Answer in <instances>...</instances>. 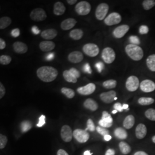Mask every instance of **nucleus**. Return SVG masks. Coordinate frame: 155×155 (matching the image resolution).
Listing matches in <instances>:
<instances>
[{"label": "nucleus", "instance_id": "1", "mask_svg": "<svg viewBox=\"0 0 155 155\" xmlns=\"http://www.w3.org/2000/svg\"><path fill=\"white\" fill-rule=\"evenodd\" d=\"M37 76L44 82L54 81L58 75V70L51 66H42L37 69Z\"/></svg>", "mask_w": 155, "mask_h": 155}, {"label": "nucleus", "instance_id": "2", "mask_svg": "<svg viewBox=\"0 0 155 155\" xmlns=\"http://www.w3.org/2000/svg\"><path fill=\"white\" fill-rule=\"evenodd\" d=\"M125 52L131 59L135 61L140 60L143 58V50L137 45L132 44L127 45L125 47Z\"/></svg>", "mask_w": 155, "mask_h": 155}, {"label": "nucleus", "instance_id": "3", "mask_svg": "<svg viewBox=\"0 0 155 155\" xmlns=\"http://www.w3.org/2000/svg\"><path fill=\"white\" fill-rule=\"evenodd\" d=\"M91 6L89 2L85 1L78 2L75 6V12L81 16L87 15L91 11Z\"/></svg>", "mask_w": 155, "mask_h": 155}, {"label": "nucleus", "instance_id": "4", "mask_svg": "<svg viewBox=\"0 0 155 155\" xmlns=\"http://www.w3.org/2000/svg\"><path fill=\"white\" fill-rule=\"evenodd\" d=\"M102 58L106 63L111 64L115 59V51L110 47L104 48L102 52Z\"/></svg>", "mask_w": 155, "mask_h": 155}, {"label": "nucleus", "instance_id": "5", "mask_svg": "<svg viewBox=\"0 0 155 155\" xmlns=\"http://www.w3.org/2000/svg\"><path fill=\"white\" fill-rule=\"evenodd\" d=\"M84 53L90 57H95L100 52V49L97 45L94 43H87L83 47Z\"/></svg>", "mask_w": 155, "mask_h": 155}, {"label": "nucleus", "instance_id": "6", "mask_svg": "<svg viewBox=\"0 0 155 155\" xmlns=\"http://www.w3.org/2000/svg\"><path fill=\"white\" fill-rule=\"evenodd\" d=\"M73 136L79 143H84L89 140L90 134L86 130L77 129L73 131Z\"/></svg>", "mask_w": 155, "mask_h": 155}, {"label": "nucleus", "instance_id": "7", "mask_svg": "<svg viewBox=\"0 0 155 155\" xmlns=\"http://www.w3.org/2000/svg\"><path fill=\"white\" fill-rule=\"evenodd\" d=\"M47 14L42 8H36L30 13V18L35 21H42L47 18Z\"/></svg>", "mask_w": 155, "mask_h": 155}, {"label": "nucleus", "instance_id": "8", "mask_svg": "<svg viewBox=\"0 0 155 155\" xmlns=\"http://www.w3.org/2000/svg\"><path fill=\"white\" fill-rule=\"evenodd\" d=\"M140 86L139 79L136 76L131 75L128 78L126 81V89L129 91L133 92L136 91Z\"/></svg>", "mask_w": 155, "mask_h": 155}, {"label": "nucleus", "instance_id": "9", "mask_svg": "<svg viewBox=\"0 0 155 155\" xmlns=\"http://www.w3.org/2000/svg\"><path fill=\"white\" fill-rule=\"evenodd\" d=\"M109 7L107 4L102 3L97 6L96 10V17L98 20H103L107 15Z\"/></svg>", "mask_w": 155, "mask_h": 155}, {"label": "nucleus", "instance_id": "10", "mask_svg": "<svg viewBox=\"0 0 155 155\" xmlns=\"http://www.w3.org/2000/svg\"><path fill=\"white\" fill-rule=\"evenodd\" d=\"M121 16L119 13L113 12L110 13L104 20V23L108 26H112L115 24H119L121 21Z\"/></svg>", "mask_w": 155, "mask_h": 155}, {"label": "nucleus", "instance_id": "11", "mask_svg": "<svg viewBox=\"0 0 155 155\" xmlns=\"http://www.w3.org/2000/svg\"><path fill=\"white\" fill-rule=\"evenodd\" d=\"M60 136L62 139L66 143H69L71 141L73 136V132L71 128L68 125H63L60 131Z\"/></svg>", "mask_w": 155, "mask_h": 155}, {"label": "nucleus", "instance_id": "12", "mask_svg": "<svg viewBox=\"0 0 155 155\" xmlns=\"http://www.w3.org/2000/svg\"><path fill=\"white\" fill-rule=\"evenodd\" d=\"M96 89L95 84L90 83L84 86L78 88L77 92L79 94L82 96H89L93 93L95 91Z\"/></svg>", "mask_w": 155, "mask_h": 155}, {"label": "nucleus", "instance_id": "13", "mask_svg": "<svg viewBox=\"0 0 155 155\" xmlns=\"http://www.w3.org/2000/svg\"><path fill=\"white\" fill-rule=\"evenodd\" d=\"M140 89L145 93H150L155 90V84L151 80H144L140 84Z\"/></svg>", "mask_w": 155, "mask_h": 155}, {"label": "nucleus", "instance_id": "14", "mask_svg": "<svg viewBox=\"0 0 155 155\" xmlns=\"http://www.w3.org/2000/svg\"><path fill=\"white\" fill-rule=\"evenodd\" d=\"M116 97V92L111 90L108 92H104L100 94V98L102 101L106 103H110L114 101Z\"/></svg>", "mask_w": 155, "mask_h": 155}, {"label": "nucleus", "instance_id": "15", "mask_svg": "<svg viewBox=\"0 0 155 155\" xmlns=\"http://www.w3.org/2000/svg\"><path fill=\"white\" fill-rule=\"evenodd\" d=\"M129 30V27L128 25H122L115 28L113 32V35L115 37L120 39L125 36Z\"/></svg>", "mask_w": 155, "mask_h": 155}, {"label": "nucleus", "instance_id": "16", "mask_svg": "<svg viewBox=\"0 0 155 155\" xmlns=\"http://www.w3.org/2000/svg\"><path fill=\"white\" fill-rule=\"evenodd\" d=\"M84 55L80 51H73L68 55V60L73 63H78L84 59Z\"/></svg>", "mask_w": 155, "mask_h": 155}, {"label": "nucleus", "instance_id": "17", "mask_svg": "<svg viewBox=\"0 0 155 155\" xmlns=\"http://www.w3.org/2000/svg\"><path fill=\"white\" fill-rule=\"evenodd\" d=\"M13 48L15 52L23 54L28 51V47L26 44L21 42H16L13 44Z\"/></svg>", "mask_w": 155, "mask_h": 155}, {"label": "nucleus", "instance_id": "18", "mask_svg": "<svg viewBox=\"0 0 155 155\" xmlns=\"http://www.w3.org/2000/svg\"><path fill=\"white\" fill-rule=\"evenodd\" d=\"M77 23V21L74 18H67L61 23L60 27L64 30H68L72 29L76 25Z\"/></svg>", "mask_w": 155, "mask_h": 155}, {"label": "nucleus", "instance_id": "19", "mask_svg": "<svg viewBox=\"0 0 155 155\" xmlns=\"http://www.w3.org/2000/svg\"><path fill=\"white\" fill-rule=\"evenodd\" d=\"M147 129L143 124H139L135 130V134L138 139H143L146 136Z\"/></svg>", "mask_w": 155, "mask_h": 155}, {"label": "nucleus", "instance_id": "20", "mask_svg": "<svg viewBox=\"0 0 155 155\" xmlns=\"http://www.w3.org/2000/svg\"><path fill=\"white\" fill-rule=\"evenodd\" d=\"M55 47V43L49 40L40 42V43L39 44V48L43 52H49L53 50Z\"/></svg>", "mask_w": 155, "mask_h": 155}, {"label": "nucleus", "instance_id": "21", "mask_svg": "<svg viewBox=\"0 0 155 155\" xmlns=\"http://www.w3.org/2000/svg\"><path fill=\"white\" fill-rule=\"evenodd\" d=\"M58 35V31L55 29H48L43 30L41 33V36L46 40L54 39Z\"/></svg>", "mask_w": 155, "mask_h": 155}, {"label": "nucleus", "instance_id": "22", "mask_svg": "<svg viewBox=\"0 0 155 155\" xmlns=\"http://www.w3.org/2000/svg\"><path fill=\"white\" fill-rule=\"evenodd\" d=\"M66 7L63 3L61 2H57L54 4V13L56 16L63 15L66 12Z\"/></svg>", "mask_w": 155, "mask_h": 155}, {"label": "nucleus", "instance_id": "23", "mask_svg": "<svg viewBox=\"0 0 155 155\" xmlns=\"http://www.w3.org/2000/svg\"><path fill=\"white\" fill-rule=\"evenodd\" d=\"M84 105L85 108L93 112L96 111L98 108V105L96 102L91 98L87 99L84 102Z\"/></svg>", "mask_w": 155, "mask_h": 155}, {"label": "nucleus", "instance_id": "24", "mask_svg": "<svg viewBox=\"0 0 155 155\" xmlns=\"http://www.w3.org/2000/svg\"><path fill=\"white\" fill-rule=\"evenodd\" d=\"M134 123H135L134 117L133 115H129L126 116L125 119L124 120L123 126L125 129H130L134 126Z\"/></svg>", "mask_w": 155, "mask_h": 155}, {"label": "nucleus", "instance_id": "25", "mask_svg": "<svg viewBox=\"0 0 155 155\" xmlns=\"http://www.w3.org/2000/svg\"><path fill=\"white\" fill-rule=\"evenodd\" d=\"M63 76L66 81L69 83L75 84L77 82V78L70 70H65L63 73Z\"/></svg>", "mask_w": 155, "mask_h": 155}, {"label": "nucleus", "instance_id": "26", "mask_svg": "<svg viewBox=\"0 0 155 155\" xmlns=\"http://www.w3.org/2000/svg\"><path fill=\"white\" fill-rule=\"evenodd\" d=\"M84 36V32L81 29L72 30L70 32V37L75 40H78L82 39Z\"/></svg>", "mask_w": 155, "mask_h": 155}, {"label": "nucleus", "instance_id": "27", "mask_svg": "<svg viewBox=\"0 0 155 155\" xmlns=\"http://www.w3.org/2000/svg\"><path fill=\"white\" fill-rule=\"evenodd\" d=\"M115 136L120 140H125L128 137V133L122 128H117L114 131Z\"/></svg>", "mask_w": 155, "mask_h": 155}, {"label": "nucleus", "instance_id": "28", "mask_svg": "<svg viewBox=\"0 0 155 155\" xmlns=\"http://www.w3.org/2000/svg\"><path fill=\"white\" fill-rule=\"evenodd\" d=\"M119 150L124 155L129 154L131 152V147L128 143L124 141H121L119 143Z\"/></svg>", "mask_w": 155, "mask_h": 155}, {"label": "nucleus", "instance_id": "29", "mask_svg": "<svg viewBox=\"0 0 155 155\" xmlns=\"http://www.w3.org/2000/svg\"><path fill=\"white\" fill-rule=\"evenodd\" d=\"M147 65L152 71H155V54L149 56L147 59Z\"/></svg>", "mask_w": 155, "mask_h": 155}, {"label": "nucleus", "instance_id": "30", "mask_svg": "<svg viewBox=\"0 0 155 155\" xmlns=\"http://www.w3.org/2000/svg\"><path fill=\"white\" fill-rule=\"evenodd\" d=\"M12 23V20L9 17H2L0 19V29L4 30Z\"/></svg>", "mask_w": 155, "mask_h": 155}, {"label": "nucleus", "instance_id": "31", "mask_svg": "<svg viewBox=\"0 0 155 155\" xmlns=\"http://www.w3.org/2000/svg\"><path fill=\"white\" fill-rule=\"evenodd\" d=\"M155 102V100L152 98L149 97H141L138 100V103L143 106H147L152 104Z\"/></svg>", "mask_w": 155, "mask_h": 155}, {"label": "nucleus", "instance_id": "32", "mask_svg": "<svg viewBox=\"0 0 155 155\" xmlns=\"http://www.w3.org/2000/svg\"><path fill=\"white\" fill-rule=\"evenodd\" d=\"M61 92L62 94H63L65 96H66L67 98H68L69 99L73 98L75 95V91L71 89H69V88H67V87L62 88Z\"/></svg>", "mask_w": 155, "mask_h": 155}, {"label": "nucleus", "instance_id": "33", "mask_svg": "<svg viewBox=\"0 0 155 155\" xmlns=\"http://www.w3.org/2000/svg\"><path fill=\"white\" fill-rule=\"evenodd\" d=\"M116 86H117V81L114 79L107 80L103 83V87L107 89H114L116 87Z\"/></svg>", "mask_w": 155, "mask_h": 155}, {"label": "nucleus", "instance_id": "34", "mask_svg": "<svg viewBox=\"0 0 155 155\" xmlns=\"http://www.w3.org/2000/svg\"><path fill=\"white\" fill-rule=\"evenodd\" d=\"M32 123L29 121H24L21 122L20 128L22 132L25 133L27 131H29L30 129L32 128Z\"/></svg>", "mask_w": 155, "mask_h": 155}, {"label": "nucleus", "instance_id": "35", "mask_svg": "<svg viewBox=\"0 0 155 155\" xmlns=\"http://www.w3.org/2000/svg\"><path fill=\"white\" fill-rule=\"evenodd\" d=\"M145 115L149 120L155 121V109L153 108L148 109L145 112Z\"/></svg>", "mask_w": 155, "mask_h": 155}, {"label": "nucleus", "instance_id": "36", "mask_svg": "<svg viewBox=\"0 0 155 155\" xmlns=\"http://www.w3.org/2000/svg\"><path fill=\"white\" fill-rule=\"evenodd\" d=\"M155 5V1L153 0H145L143 2V6L145 10H149Z\"/></svg>", "mask_w": 155, "mask_h": 155}, {"label": "nucleus", "instance_id": "37", "mask_svg": "<svg viewBox=\"0 0 155 155\" xmlns=\"http://www.w3.org/2000/svg\"><path fill=\"white\" fill-rule=\"evenodd\" d=\"M12 61V58L8 55H1L0 56V63L2 65H8Z\"/></svg>", "mask_w": 155, "mask_h": 155}, {"label": "nucleus", "instance_id": "38", "mask_svg": "<svg viewBox=\"0 0 155 155\" xmlns=\"http://www.w3.org/2000/svg\"><path fill=\"white\" fill-rule=\"evenodd\" d=\"M102 119L109 122L110 123H113V119H112L111 115L109 113L106 111H103L102 112Z\"/></svg>", "mask_w": 155, "mask_h": 155}, {"label": "nucleus", "instance_id": "39", "mask_svg": "<svg viewBox=\"0 0 155 155\" xmlns=\"http://www.w3.org/2000/svg\"><path fill=\"white\" fill-rule=\"evenodd\" d=\"M96 129V126L94 125L93 120L91 119H88L87 121V128L85 129L86 131L89 130L90 131H94Z\"/></svg>", "mask_w": 155, "mask_h": 155}, {"label": "nucleus", "instance_id": "40", "mask_svg": "<svg viewBox=\"0 0 155 155\" xmlns=\"http://www.w3.org/2000/svg\"><path fill=\"white\" fill-rule=\"evenodd\" d=\"M8 142V138L5 135H3L2 134H0V149H4Z\"/></svg>", "mask_w": 155, "mask_h": 155}, {"label": "nucleus", "instance_id": "41", "mask_svg": "<svg viewBox=\"0 0 155 155\" xmlns=\"http://www.w3.org/2000/svg\"><path fill=\"white\" fill-rule=\"evenodd\" d=\"M96 131L99 134H100L101 135L103 136H105L106 135L109 134V131L107 130V129L101 127L100 126H97L96 128Z\"/></svg>", "mask_w": 155, "mask_h": 155}, {"label": "nucleus", "instance_id": "42", "mask_svg": "<svg viewBox=\"0 0 155 155\" xmlns=\"http://www.w3.org/2000/svg\"><path fill=\"white\" fill-rule=\"evenodd\" d=\"M98 124L100 126L105 128H110L113 125V123H110L109 122H107L106 121H104L103 119H101L99 122Z\"/></svg>", "mask_w": 155, "mask_h": 155}, {"label": "nucleus", "instance_id": "43", "mask_svg": "<svg viewBox=\"0 0 155 155\" xmlns=\"http://www.w3.org/2000/svg\"><path fill=\"white\" fill-rule=\"evenodd\" d=\"M129 41L132 44L134 45H138L140 44V41L139 38L136 36H131L129 37Z\"/></svg>", "mask_w": 155, "mask_h": 155}, {"label": "nucleus", "instance_id": "44", "mask_svg": "<svg viewBox=\"0 0 155 155\" xmlns=\"http://www.w3.org/2000/svg\"><path fill=\"white\" fill-rule=\"evenodd\" d=\"M148 32H149V28L147 25H141L140 27V29H139L140 33L144 35V34L148 33Z\"/></svg>", "mask_w": 155, "mask_h": 155}, {"label": "nucleus", "instance_id": "45", "mask_svg": "<svg viewBox=\"0 0 155 155\" xmlns=\"http://www.w3.org/2000/svg\"><path fill=\"white\" fill-rule=\"evenodd\" d=\"M46 116L44 115H42L40 117H39V121L38 124L36 125L37 127H42L46 124Z\"/></svg>", "mask_w": 155, "mask_h": 155}, {"label": "nucleus", "instance_id": "46", "mask_svg": "<svg viewBox=\"0 0 155 155\" xmlns=\"http://www.w3.org/2000/svg\"><path fill=\"white\" fill-rule=\"evenodd\" d=\"M6 93V89L4 85L1 82L0 83V99H2L5 96Z\"/></svg>", "mask_w": 155, "mask_h": 155}, {"label": "nucleus", "instance_id": "47", "mask_svg": "<svg viewBox=\"0 0 155 155\" xmlns=\"http://www.w3.org/2000/svg\"><path fill=\"white\" fill-rule=\"evenodd\" d=\"M114 109V110H116L117 111L119 112H123V108H122V105L121 104V103L119 102H117V103H115L113 106Z\"/></svg>", "mask_w": 155, "mask_h": 155}, {"label": "nucleus", "instance_id": "48", "mask_svg": "<svg viewBox=\"0 0 155 155\" xmlns=\"http://www.w3.org/2000/svg\"><path fill=\"white\" fill-rule=\"evenodd\" d=\"M95 66H96V68L98 71L99 72H101L102 70L104 68V65L101 62H97Z\"/></svg>", "mask_w": 155, "mask_h": 155}, {"label": "nucleus", "instance_id": "49", "mask_svg": "<svg viewBox=\"0 0 155 155\" xmlns=\"http://www.w3.org/2000/svg\"><path fill=\"white\" fill-rule=\"evenodd\" d=\"M69 70L72 73L75 75V77L77 78V79L78 78H79L81 77V74H80V72H79V71L78 70H77L76 68H70Z\"/></svg>", "mask_w": 155, "mask_h": 155}, {"label": "nucleus", "instance_id": "50", "mask_svg": "<svg viewBox=\"0 0 155 155\" xmlns=\"http://www.w3.org/2000/svg\"><path fill=\"white\" fill-rule=\"evenodd\" d=\"M11 35L14 37H17L20 35V30L18 28H16V29L12 30V32H11Z\"/></svg>", "mask_w": 155, "mask_h": 155}, {"label": "nucleus", "instance_id": "51", "mask_svg": "<svg viewBox=\"0 0 155 155\" xmlns=\"http://www.w3.org/2000/svg\"><path fill=\"white\" fill-rule=\"evenodd\" d=\"M84 70L85 72H87L89 74H91L92 73V70L91 69V67H90V66L89 63H86L84 65Z\"/></svg>", "mask_w": 155, "mask_h": 155}, {"label": "nucleus", "instance_id": "52", "mask_svg": "<svg viewBox=\"0 0 155 155\" xmlns=\"http://www.w3.org/2000/svg\"><path fill=\"white\" fill-rule=\"evenodd\" d=\"M6 47V43L2 39H0V49H4Z\"/></svg>", "mask_w": 155, "mask_h": 155}, {"label": "nucleus", "instance_id": "53", "mask_svg": "<svg viewBox=\"0 0 155 155\" xmlns=\"http://www.w3.org/2000/svg\"><path fill=\"white\" fill-rule=\"evenodd\" d=\"M32 32H33L35 35H38V34L40 33V30H39L36 26H33V27L32 28Z\"/></svg>", "mask_w": 155, "mask_h": 155}, {"label": "nucleus", "instance_id": "54", "mask_svg": "<svg viewBox=\"0 0 155 155\" xmlns=\"http://www.w3.org/2000/svg\"><path fill=\"white\" fill-rule=\"evenodd\" d=\"M115 150L113 149H107L105 155H115Z\"/></svg>", "mask_w": 155, "mask_h": 155}, {"label": "nucleus", "instance_id": "55", "mask_svg": "<svg viewBox=\"0 0 155 155\" xmlns=\"http://www.w3.org/2000/svg\"><path fill=\"white\" fill-rule=\"evenodd\" d=\"M56 155H69L66 152V150L63 149H60L58 151Z\"/></svg>", "mask_w": 155, "mask_h": 155}, {"label": "nucleus", "instance_id": "56", "mask_svg": "<svg viewBox=\"0 0 155 155\" xmlns=\"http://www.w3.org/2000/svg\"><path fill=\"white\" fill-rule=\"evenodd\" d=\"M54 58V53H50L48 54V55L47 56V59L48 60H51L53 59Z\"/></svg>", "mask_w": 155, "mask_h": 155}, {"label": "nucleus", "instance_id": "57", "mask_svg": "<svg viewBox=\"0 0 155 155\" xmlns=\"http://www.w3.org/2000/svg\"><path fill=\"white\" fill-rule=\"evenodd\" d=\"M134 155H148V154L144 151L140 150V151H137L136 153H134Z\"/></svg>", "mask_w": 155, "mask_h": 155}, {"label": "nucleus", "instance_id": "58", "mask_svg": "<svg viewBox=\"0 0 155 155\" xmlns=\"http://www.w3.org/2000/svg\"><path fill=\"white\" fill-rule=\"evenodd\" d=\"M67 3H68L69 5H72L75 4L77 2V0H67Z\"/></svg>", "mask_w": 155, "mask_h": 155}, {"label": "nucleus", "instance_id": "59", "mask_svg": "<svg viewBox=\"0 0 155 155\" xmlns=\"http://www.w3.org/2000/svg\"><path fill=\"white\" fill-rule=\"evenodd\" d=\"M112 139V136L110 135V134H107L104 136V140L106 141H110V140Z\"/></svg>", "mask_w": 155, "mask_h": 155}, {"label": "nucleus", "instance_id": "60", "mask_svg": "<svg viewBox=\"0 0 155 155\" xmlns=\"http://www.w3.org/2000/svg\"><path fill=\"white\" fill-rule=\"evenodd\" d=\"M93 155L92 153H91V152L90 150H86L84 152V155Z\"/></svg>", "mask_w": 155, "mask_h": 155}, {"label": "nucleus", "instance_id": "61", "mask_svg": "<svg viewBox=\"0 0 155 155\" xmlns=\"http://www.w3.org/2000/svg\"><path fill=\"white\" fill-rule=\"evenodd\" d=\"M128 107H129V105L127 104H124L122 106L123 109H125V110H127L128 109Z\"/></svg>", "mask_w": 155, "mask_h": 155}, {"label": "nucleus", "instance_id": "62", "mask_svg": "<svg viewBox=\"0 0 155 155\" xmlns=\"http://www.w3.org/2000/svg\"><path fill=\"white\" fill-rule=\"evenodd\" d=\"M152 142L153 143L155 144V136H153L152 138Z\"/></svg>", "mask_w": 155, "mask_h": 155}, {"label": "nucleus", "instance_id": "63", "mask_svg": "<svg viewBox=\"0 0 155 155\" xmlns=\"http://www.w3.org/2000/svg\"><path fill=\"white\" fill-rule=\"evenodd\" d=\"M117 112H118V111H117V110H113V111H112V113H113V114L117 113Z\"/></svg>", "mask_w": 155, "mask_h": 155}, {"label": "nucleus", "instance_id": "64", "mask_svg": "<svg viewBox=\"0 0 155 155\" xmlns=\"http://www.w3.org/2000/svg\"><path fill=\"white\" fill-rule=\"evenodd\" d=\"M117 100V97H115V98H114V100Z\"/></svg>", "mask_w": 155, "mask_h": 155}]
</instances>
